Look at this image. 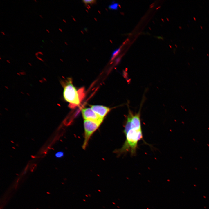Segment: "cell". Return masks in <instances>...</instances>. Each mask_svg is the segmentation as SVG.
Listing matches in <instances>:
<instances>
[{
  "mask_svg": "<svg viewBox=\"0 0 209 209\" xmlns=\"http://www.w3.org/2000/svg\"><path fill=\"white\" fill-rule=\"evenodd\" d=\"M142 103L143 102L138 112L135 114L133 113L128 105V113L126 117L123 131L126 139L121 148L115 151L118 156L127 152L132 156H135L138 142L140 140L144 141L140 119Z\"/></svg>",
  "mask_w": 209,
  "mask_h": 209,
  "instance_id": "1",
  "label": "cell"
},
{
  "mask_svg": "<svg viewBox=\"0 0 209 209\" xmlns=\"http://www.w3.org/2000/svg\"><path fill=\"white\" fill-rule=\"evenodd\" d=\"M63 84L64 87L63 96L64 99L69 103V107L74 108L78 106L83 100L84 96V88L77 90L69 79Z\"/></svg>",
  "mask_w": 209,
  "mask_h": 209,
  "instance_id": "2",
  "label": "cell"
},
{
  "mask_svg": "<svg viewBox=\"0 0 209 209\" xmlns=\"http://www.w3.org/2000/svg\"><path fill=\"white\" fill-rule=\"evenodd\" d=\"M84 139L82 146L85 149L88 144L89 140L92 134L98 128L100 124L88 120H84Z\"/></svg>",
  "mask_w": 209,
  "mask_h": 209,
  "instance_id": "3",
  "label": "cell"
},
{
  "mask_svg": "<svg viewBox=\"0 0 209 209\" xmlns=\"http://www.w3.org/2000/svg\"><path fill=\"white\" fill-rule=\"evenodd\" d=\"M82 113L84 120L92 121L100 124L103 120V118L99 116L91 108L82 109Z\"/></svg>",
  "mask_w": 209,
  "mask_h": 209,
  "instance_id": "4",
  "label": "cell"
},
{
  "mask_svg": "<svg viewBox=\"0 0 209 209\" xmlns=\"http://www.w3.org/2000/svg\"><path fill=\"white\" fill-rule=\"evenodd\" d=\"M91 108L96 113L103 118L110 110L108 107L99 105H91Z\"/></svg>",
  "mask_w": 209,
  "mask_h": 209,
  "instance_id": "5",
  "label": "cell"
},
{
  "mask_svg": "<svg viewBox=\"0 0 209 209\" xmlns=\"http://www.w3.org/2000/svg\"><path fill=\"white\" fill-rule=\"evenodd\" d=\"M120 51V48H119L114 50L112 53L111 60L114 59L119 53Z\"/></svg>",
  "mask_w": 209,
  "mask_h": 209,
  "instance_id": "6",
  "label": "cell"
},
{
  "mask_svg": "<svg viewBox=\"0 0 209 209\" xmlns=\"http://www.w3.org/2000/svg\"><path fill=\"white\" fill-rule=\"evenodd\" d=\"M118 3H113L109 6V8L112 10H117L118 8Z\"/></svg>",
  "mask_w": 209,
  "mask_h": 209,
  "instance_id": "7",
  "label": "cell"
},
{
  "mask_svg": "<svg viewBox=\"0 0 209 209\" xmlns=\"http://www.w3.org/2000/svg\"><path fill=\"white\" fill-rule=\"evenodd\" d=\"M82 1L86 5L88 4H93L95 3L96 2V1L95 0H84Z\"/></svg>",
  "mask_w": 209,
  "mask_h": 209,
  "instance_id": "8",
  "label": "cell"
},
{
  "mask_svg": "<svg viewBox=\"0 0 209 209\" xmlns=\"http://www.w3.org/2000/svg\"><path fill=\"white\" fill-rule=\"evenodd\" d=\"M64 155V153L62 151H59L55 154V156L56 158H61Z\"/></svg>",
  "mask_w": 209,
  "mask_h": 209,
  "instance_id": "9",
  "label": "cell"
},
{
  "mask_svg": "<svg viewBox=\"0 0 209 209\" xmlns=\"http://www.w3.org/2000/svg\"><path fill=\"white\" fill-rule=\"evenodd\" d=\"M38 54H41L42 55H43L42 53L41 52L39 51V52H38Z\"/></svg>",
  "mask_w": 209,
  "mask_h": 209,
  "instance_id": "10",
  "label": "cell"
},
{
  "mask_svg": "<svg viewBox=\"0 0 209 209\" xmlns=\"http://www.w3.org/2000/svg\"><path fill=\"white\" fill-rule=\"evenodd\" d=\"M38 52L35 53V55L36 56L38 55Z\"/></svg>",
  "mask_w": 209,
  "mask_h": 209,
  "instance_id": "11",
  "label": "cell"
},
{
  "mask_svg": "<svg viewBox=\"0 0 209 209\" xmlns=\"http://www.w3.org/2000/svg\"><path fill=\"white\" fill-rule=\"evenodd\" d=\"M1 33H2V34H3L4 35H5V33H4V32L1 31Z\"/></svg>",
  "mask_w": 209,
  "mask_h": 209,
  "instance_id": "12",
  "label": "cell"
},
{
  "mask_svg": "<svg viewBox=\"0 0 209 209\" xmlns=\"http://www.w3.org/2000/svg\"><path fill=\"white\" fill-rule=\"evenodd\" d=\"M46 30L48 33H49V30H48L46 29Z\"/></svg>",
  "mask_w": 209,
  "mask_h": 209,
  "instance_id": "13",
  "label": "cell"
},
{
  "mask_svg": "<svg viewBox=\"0 0 209 209\" xmlns=\"http://www.w3.org/2000/svg\"><path fill=\"white\" fill-rule=\"evenodd\" d=\"M39 16L42 18H43L42 16V15H39Z\"/></svg>",
  "mask_w": 209,
  "mask_h": 209,
  "instance_id": "14",
  "label": "cell"
},
{
  "mask_svg": "<svg viewBox=\"0 0 209 209\" xmlns=\"http://www.w3.org/2000/svg\"><path fill=\"white\" fill-rule=\"evenodd\" d=\"M47 194H50V193H49V192H47Z\"/></svg>",
  "mask_w": 209,
  "mask_h": 209,
  "instance_id": "15",
  "label": "cell"
},
{
  "mask_svg": "<svg viewBox=\"0 0 209 209\" xmlns=\"http://www.w3.org/2000/svg\"><path fill=\"white\" fill-rule=\"evenodd\" d=\"M50 41H51L52 42V43L53 42H52V41L51 40H50Z\"/></svg>",
  "mask_w": 209,
  "mask_h": 209,
  "instance_id": "16",
  "label": "cell"
},
{
  "mask_svg": "<svg viewBox=\"0 0 209 209\" xmlns=\"http://www.w3.org/2000/svg\"><path fill=\"white\" fill-rule=\"evenodd\" d=\"M34 1H36V0H34Z\"/></svg>",
  "mask_w": 209,
  "mask_h": 209,
  "instance_id": "17",
  "label": "cell"
},
{
  "mask_svg": "<svg viewBox=\"0 0 209 209\" xmlns=\"http://www.w3.org/2000/svg\"><path fill=\"white\" fill-rule=\"evenodd\" d=\"M42 41L43 42H44V41H43V40H42Z\"/></svg>",
  "mask_w": 209,
  "mask_h": 209,
  "instance_id": "18",
  "label": "cell"
},
{
  "mask_svg": "<svg viewBox=\"0 0 209 209\" xmlns=\"http://www.w3.org/2000/svg\"><path fill=\"white\" fill-rule=\"evenodd\" d=\"M41 46V47H42V46Z\"/></svg>",
  "mask_w": 209,
  "mask_h": 209,
  "instance_id": "19",
  "label": "cell"
},
{
  "mask_svg": "<svg viewBox=\"0 0 209 209\" xmlns=\"http://www.w3.org/2000/svg\"></svg>",
  "mask_w": 209,
  "mask_h": 209,
  "instance_id": "20",
  "label": "cell"
}]
</instances>
